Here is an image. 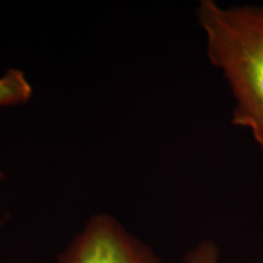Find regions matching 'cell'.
<instances>
[{
	"label": "cell",
	"instance_id": "6da1fadb",
	"mask_svg": "<svg viewBox=\"0 0 263 263\" xmlns=\"http://www.w3.org/2000/svg\"><path fill=\"white\" fill-rule=\"evenodd\" d=\"M196 17L207 58L234 99L232 124L250 132L263 154V8L201 0Z\"/></svg>",
	"mask_w": 263,
	"mask_h": 263
},
{
	"label": "cell",
	"instance_id": "7a4b0ae2",
	"mask_svg": "<svg viewBox=\"0 0 263 263\" xmlns=\"http://www.w3.org/2000/svg\"><path fill=\"white\" fill-rule=\"evenodd\" d=\"M57 263H162L116 217L97 213L58 256Z\"/></svg>",
	"mask_w": 263,
	"mask_h": 263
},
{
	"label": "cell",
	"instance_id": "3957f363",
	"mask_svg": "<svg viewBox=\"0 0 263 263\" xmlns=\"http://www.w3.org/2000/svg\"><path fill=\"white\" fill-rule=\"evenodd\" d=\"M33 88L25 72L9 68L0 74V107L24 105L31 99Z\"/></svg>",
	"mask_w": 263,
	"mask_h": 263
},
{
	"label": "cell",
	"instance_id": "277c9868",
	"mask_svg": "<svg viewBox=\"0 0 263 263\" xmlns=\"http://www.w3.org/2000/svg\"><path fill=\"white\" fill-rule=\"evenodd\" d=\"M182 263H221L219 250L211 240H202L186 252Z\"/></svg>",
	"mask_w": 263,
	"mask_h": 263
}]
</instances>
